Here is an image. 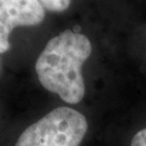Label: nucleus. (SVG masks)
Masks as SVG:
<instances>
[{"instance_id": "nucleus-1", "label": "nucleus", "mask_w": 146, "mask_h": 146, "mask_svg": "<svg viewBox=\"0 0 146 146\" xmlns=\"http://www.w3.org/2000/svg\"><path fill=\"white\" fill-rule=\"evenodd\" d=\"M91 52L88 37L69 29L63 31L49 40L37 58L39 82L68 104L79 103L86 93L81 68Z\"/></svg>"}, {"instance_id": "nucleus-2", "label": "nucleus", "mask_w": 146, "mask_h": 146, "mask_svg": "<svg viewBox=\"0 0 146 146\" xmlns=\"http://www.w3.org/2000/svg\"><path fill=\"white\" fill-rule=\"evenodd\" d=\"M88 131L78 110L58 107L23 131L15 146H79Z\"/></svg>"}, {"instance_id": "nucleus-3", "label": "nucleus", "mask_w": 146, "mask_h": 146, "mask_svg": "<svg viewBox=\"0 0 146 146\" xmlns=\"http://www.w3.org/2000/svg\"><path fill=\"white\" fill-rule=\"evenodd\" d=\"M39 0H0V53L10 49L11 31L17 26H35L44 20Z\"/></svg>"}, {"instance_id": "nucleus-4", "label": "nucleus", "mask_w": 146, "mask_h": 146, "mask_svg": "<svg viewBox=\"0 0 146 146\" xmlns=\"http://www.w3.org/2000/svg\"><path fill=\"white\" fill-rule=\"evenodd\" d=\"M43 8L53 12H62L70 5V0H39Z\"/></svg>"}, {"instance_id": "nucleus-5", "label": "nucleus", "mask_w": 146, "mask_h": 146, "mask_svg": "<svg viewBox=\"0 0 146 146\" xmlns=\"http://www.w3.org/2000/svg\"><path fill=\"white\" fill-rule=\"evenodd\" d=\"M130 146H146V128L140 130L133 136Z\"/></svg>"}, {"instance_id": "nucleus-6", "label": "nucleus", "mask_w": 146, "mask_h": 146, "mask_svg": "<svg viewBox=\"0 0 146 146\" xmlns=\"http://www.w3.org/2000/svg\"><path fill=\"white\" fill-rule=\"evenodd\" d=\"M0 70H1V61H0Z\"/></svg>"}]
</instances>
